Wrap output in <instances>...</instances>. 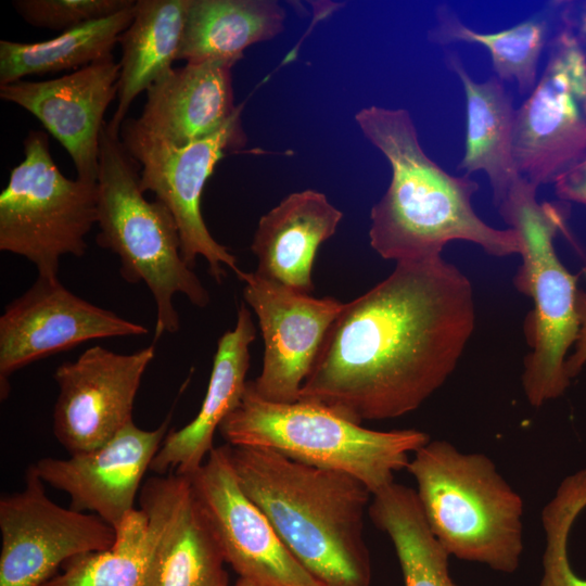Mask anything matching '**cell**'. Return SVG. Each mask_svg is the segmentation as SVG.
Masks as SVG:
<instances>
[{
	"label": "cell",
	"mask_w": 586,
	"mask_h": 586,
	"mask_svg": "<svg viewBox=\"0 0 586 586\" xmlns=\"http://www.w3.org/2000/svg\"><path fill=\"white\" fill-rule=\"evenodd\" d=\"M562 15L573 28L586 54V2L581 3L575 16L570 13L569 9L563 11Z\"/></svg>",
	"instance_id": "cell-33"
},
{
	"label": "cell",
	"mask_w": 586,
	"mask_h": 586,
	"mask_svg": "<svg viewBox=\"0 0 586 586\" xmlns=\"http://www.w3.org/2000/svg\"><path fill=\"white\" fill-rule=\"evenodd\" d=\"M228 453L242 491L310 575L322 586H371L372 493L362 482L267 448L228 445Z\"/></svg>",
	"instance_id": "cell-3"
},
{
	"label": "cell",
	"mask_w": 586,
	"mask_h": 586,
	"mask_svg": "<svg viewBox=\"0 0 586 586\" xmlns=\"http://www.w3.org/2000/svg\"><path fill=\"white\" fill-rule=\"evenodd\" d=\"M226 563L258 586H322L295 559L260 509L245 495L228 445L214 447L188 476Z\"/></svg>",
	"instance_id": "cell-13"
},
{
	"label": "cell",
	"mask_w": 586,
	"mask_h": 586,
	"mask_svg": "<svg viewBox=\"0 0 586 586\" xmlns=\"http://www.w3.org/2000/svg\"><path fill=\"white\" fill-rule=\"evenodd\" d=\"M123 145L139 164L144 192H152L173 215L178 227L181 254L193 269L196 258L208 264L211 276L221 283L230 268L239 277L237 258L211 234L201 212L206 181L226 151L242 148L246 137L241 107L217 132L186 146H174L144 131L135 118H126L119 131Z\"/></svg>",
	"instance_id": "cell-9"
},
{
	"label": "cell",
	"mask_w": 586,
	"mask_h": 586,
	"mask_svg": "<svg viewBox=\"0 0 586 586\" xmlns=\"http://www.w3.org/2000/svg\"><path fill=\"white\" fill-rule=\"evenodd\" d=\"M475 319L471 282L456 266L442 256L396 263L344 304L298 400L358 424L412 412L454 372Z\"/></svg>",
	"instance_id": "cell-1"
},
{
	"label": "cell",
	"mask_w": 586,
	"mask_h": 586,
	"mask_svg": "<svg viewBox=\"0 0 586 586\" xmlns=\"http://www.w3.org/2000/svg\"><path fill=\"white\" fill-rule=\"evenodd\" d=\"M426 523L449 557L511 574L523 553V500L481 453L429 441L406 468Z\"/></svg>",
	"instance_id": "cell-4"
},
{
	"label": "cell",
	"mask_w": 586,
	"mask_h": 586,
	"mask_svg": "<svg viewBox=\"0 0 586 586\" xmlns=\"http://www.w3.org/2000/svg\"><path fill=\"white\" fill-rule=\"evenodd\" d=\"M512 153L519 175L537 188L586 156V54L563 15L535 87L515 110Z\"/></svg>",
	"instance_id": "cell-10"
},
{
	"label": "cell",
	"mask_w": 586,
	"mask_h": 586,
	"mask_svg": "<svg viewBox=\"0 0 586 586\" xmlns=\"http://www.w3.org/2000/svg\"><path fill=\"white\" fill-rule=\"evenodd\" d=\"M231 586H258L257 584L249 581V579H245V578H242V577H239L234 584H232Z\"/></svg>",
	"instance_id": "cell-34"
},
{
	"label": "cell",
	"mask_w": 586,
	"mask_h": 586,
	"mask_svg": "<svg viewBox=\"0 0 586 586\" xmlns=\"http://www.w3.org/2000/svg\"><path fill=\"white\" fill-rule=\"evenodd\" d=\"M189 0H137L131 23L120 35L117 105L107 123L119 136L137 97L169 73L178 60Z\"/></svg>",
	"instance_id": "cell-23"
},
{
	"label": "cell",
	"mask_w": 586,
	"mask_h": 586,
	"mask_svg": "<svg viewBox=\"0 0 586 586\" xmlns=\"http://www.w3.org/2000/svg\"><path fill=\"white\" fill-rule=\"evenodd\" d=\"M154 356V342L130 354L95 345L55 369L53 433L69 454L97 448L133 422L135 399Z\"/></svg>",
	"instance_id": "cell-14"
},
{
	"label": "cell",
	"mask_w": 586,
	"mask_h": 586,
	"mask_svg": "<svg viewBox=\"0 0 586 586\" xmlns=\"http://www.w3.org/2000/svg\"><path fill=\"white\" fill-rule=\"evenodd\" d=\"M149 329L79 297L59 279L37 280L0 316V393L27 365L99 339L142 336Z\"/></svg>",
	"instance_id": "cell-12"
},
{
	"label": "cell",
	"mask_w": 586,
	"mask_h": 586,
	"mask_svg": "<svg viewBox=\"0 0 586 586\" xmlns=\"http://www.w3.org/2000/svg\"><path fill=\"white\" fill-rule=\"evenodd\" d=\"M135 5L71 28L48 40H0V86L31 75L77 71L113 56L115 44L132 21Z\"/></svg>",
	"instance_id": "cell-25"
},
{
	"label": "cell",
	"mask_w": 586,
	"mask_h": 586,
	"mask_svg": "<svg viewBox=\"0 0 586 586\" xmlns=\"http://www.w3.org/2000/svg\"><path fill=\"white\" fill-rule=\"evenodd\" d=\"M23 152L0 194V251L29 260L39 278L59 279L63 256L86 254L98 220V184L65 177L42 130L28 131Z\"/></svg>",
	"instance_id": "cell-8"
},
{
	"label": "cell",
	"mask_w": 586,
	"mask_h": 586,
	"mask_svg": "<svg viewBox=\"0 0 586 586\" xmlns=\"http://www.w3.org/2000/svg\"><path fill=\"white\" fill-rule=\"evenodd\" d=\"M219 434L230 446L267 448L295 461L351 474L373 494L394 482L410 455L430 441L416 429L377 431L320 405L262 398L250 380Z\"/></svg>",
	"instance_id": "cell-6"
},
{
	"label": "cell",
	"mask_w": 586,
	"mask_h": 586,
	"mask_svg": "<svg viewBox=\"0 0 586 586\" xmlns=\"http://www.w3.org/2000/svg\"><path fill=\"white\" fill-rule=\"evenodd\" d=\"M537 189L520 176L495 205L522 241V265L514 284L534 305L526 324L531 353L522 374L523 391L533 407L566 391L571 379L565 356L581 328L576 277L561 263L555 247L557 234L565 229L568 212L562 205L538 202Z\"/></svg>",
	"instance_id": "cell-7"
},
{
	"label": "cell",
	"mask_w": 586,
	"mask_h": 586,
	"mask_svg": "<svg viewBox=\"0 0 586 586\" xmlns=\"http://www.w3.org/2000/svg\"><path fill=\"white\" fill-rule=\"evenodd\" d=\"M559 199L586 206V156L555 182Z\"/></svg>",
	"instance_id": "cell-31"
},
{
	"label": "cell",
	"mask_w": 586,
	"mask_h": 586,
	"mask_svg": "<svg viewBox=\"0 0 586 586\" xmlns=\"http://www.w3.org/2000/svg\"><path fill=\"white\" fill-rule=\"evenodd\" d=\"M550 31L545 13L533 16L512 27L480 33L467 26L446 4L436 9V24L429 38L447 46L456 42L476 43L489 54L495 76L501 81L514 82L521 94H528L538 80V65Z\"/></svg>",
	"instance_id": "cell-27"
},
{
	"label": "cell",
	"mask_w": 586,
	"mask_h": 586,
	"mask_svg": "<svg viewBox=\"0 0 586 586\" xmlns=\"http://www.w3.org/2000/svg\"><path fill=\"white\" fill-rule=\"evenodd\" d=\"M170 417L154 430L129 423L101 446L67 458L44 457L33 463L44 484L65 492L69 508L93 513L118 528L136 509L142 487L165 436Z\"/></svg>",
	"instance_id": "cell-17"
},
{
	"label": "cell",
	"mask_w": 586,
	"mask_h": 586,
	"mask_svg": "<svg viewBox=\"0 0 586 586\" xmlns=\"http://www.w3.org/2000/svg\"><path fill=\"white\" fill-rule=\"evenodd\" d=\"M139 501L149 520L145 586H231L222 551L188 476L150 477Z\"/></svg>",
	"instance_id": "cell-16"
},
{
	"label": "cell",
	"mask_w": 586,
	"mask_h": 586,
	"mask_svg": "<svg viewBox=\"0 0 586 586\" xmlns=\"http://www.w3.org/2000/svg\"><path fill=\"white\" fill-rule=\"evenodd\" d=\"M285 17L273 0H189L178 60L234 65L250 46L281 34Z\"/></svg>",
	"instance_id": "cell-24"
},
{
	"label": "cell",
	"mask_w": 586,
	"mask_h": 586,
	"mask_svg": "<svg viewBox=\"0 0 586 586\" xmlns=\"http://www.w3.org/2000/svg\"><path fill=\"white\" fill-rule=\"evenodd\" d=\"M33 464L23 491L0 499V586H42L74 557L109 549L116 531L50 499Z\"/></svg>",
	"instance_id": "cell-11"
},
{
	"label": "cell",
	"mask_w": 586,
	"mask_h": 586,
	"mask_svg": "<svg viewBox=\"0 0 586 586\" xmlns=\"http://www.w3.org/2000/svg\"><path fill=\"white\" fill-rule=\"evenodd\" d=\"M586 509V469L568 475L542 511L545 534L543 575L538 586H586L569 559V537Z\"/></svg>",
	"instance_id": "cell-29"
},
{
	"label": "cell",
	"mask_w": 586,
	"mask_h": 586,
	"mask_svg": "<svg viewBox=\"0 0 586 586\" xmlns=\"http://www.w3.org/2000/svg\"><path fill=\"white\" fill-rule=\"evenodd\" d=\"M368 515L395 549L405 586H459L449 555L431 532L415 489L393 482L372 495Z\"/></svg>",
	"instance_id": "cell-26"
},
{
	"label": "cell",
	"mask_w": 586,
	"mask_h": 586,
	"mask_svg": "<svg viewBox=\"0 0 586 586\" xmlns=\"http://www.w3.org/2000/svg\"><path fill=\"white\" fill-rule=\"evenodd\" d=\"M112 547L72 558L42 586H145L149 520L135 509L115 530Z\"/></svg>",
	"instance_id": "cell-28"
},
{
	"label": "cell",
	"mask_w": 586,
	"mask_h": 586,
	"mask_svg": "<svg viewBox=\"0 0 586 586\" xmlns=\"http://www.w3.org/2000/svg\"><path fill=\"white\" fill-rule=\"evenodd\" d=\"M97 244L116 254L128 283L143 282L156 305L154 341L176 333L180 318L176 294L204 308L209 294L181 254L176 221L158 201H149L140 182L139 164L104 124L99 144Z\"/></svg>",
	"instance_id": "cell-5"
},
{
	"label": "cell",
	"mask_w": 586,
	"mask_h": 586,
	"mask_svg": "<svg viewBox=\"0 0 586 586\" xmlns=\"http://www.w3.org/2000/svg\"><path fill=\"white\" fill-rule=\"evenodd\" d=\"M446 61L462 85L466 102L464 153L458 168L467 176L484 173L497 205L520 177L512 153L517 109L499 78L474 80L454 52H447Z\"/></svg>",
	"instance_id": "cell-22"
},
{
	"label": "cell",
	"mask_w": 586,
	"mask_h": 586,
	"mask_svg": "<svg viewBox=\"0 0 586 586\" xmlns=\"http://www.w3.org/2000/svg\"><path fill=\"white\" fill-rule=\"evenodd\" d=\"M342 217L343 213L319 191L289 194L258 220L251 244L257 259L255 272L311 294L317 251L335 233Z\"/></svg>",
	"instance_id": "cell-21"
},
{
	"label": "cell",
	"mask_w": 586,
	"mask_h": 586,
	"mask_svg": "<svg viewBox=\"0 0 586 586\" xmlns=\"http://www.w3.org/2000/svg\"><path fill=\"white\" fill-rule=\"evenodd\" d=\"M256 337L251 310L241 303L237 321L218 340L207 390L199 412L177 431H169L150 470L158 475L193 474L213 450L214 435L240 404L246 388L250 346Z\"/></svg>",
	"instance_id": "cell-20"
},
{
	"label": "cell",
	"mask_w": 586,
	"mask_h": 586,
	"mask_svg": "<svg viewBox=\"0 0 586 586\" xmlns=\"http://www.w3.org/2000/svg\"><path fill=\"white\" fill-rule=\"evenodd\" d=\"M355 120L392 170L385 193L370 213V245L382 258H435L451 241L471 242L496 257L521 254L514 229L494 228L474 211L479 183L447 173L424 152L407 110L370 105L359 110Z\"/></svg>",
	"instance_id": "cell-2"
},
{
	"label": "cell",
	"mask_w": 586,
	"mask_h": 586,
	"mask_svg": "<svg viewBox=\"0 0 586 586\" xmlns=\"http://www.w3.org/2000/svg\"><path fill=\"white\" fill-rule=\"evenodd\" d=\"M581 328L573 355L566 359L565 370L570 379L575 377L586 364V308L579 301Z\"/></svg>",
	"instance_id": "cell-32"
},
{
	"label": "cell",
	"mask_w": 586,
	"mask_h": 586,
	"mask_svg": "<svg viewBox=\"0 0 586 586\" xmlns=\"http://www.w3.org/2000/svg\"><path fill=\"white\" fill-rule=\"evenodd\" d=\"M232 66L205 61L174 67L148 89L137 124L178 148L214 135L240 109L233 101Z\"/></svg>",
	"instance_id": "cell-19"
},
{
	"label": "cell",
	"mask_w": 586,
	"mask_h": 586,
	"mask_svg": "<svg viewBox=\"0 0 586 586\" xmlns=\"http://www.w3.org/2000/svg\"><path fill=\"white\" fill-rule=\"evenodd\" d=\"M136 0H14L16 13L29 25L63 33L124 11Z\"/></svg>",
	"instance_id": "cell-30"
},
{
	"label": "cell",
	"mask_w": 586,
	"mask_h": 586,
	"mask_svg": "<svg viewBox=\"0 0 586 586\" xmlns=\"http://www.w3.org/2000/svg\"><path fill=\"white\" fill-rule=\"evenodd\" d=\"M119 69L110 56L53 79L2 85L0 98L41 123L71 156L77 178L97 181L100 136Z\"/></svg>",
	"instance_id": "cell-18"
},
{
	"label": "cell",
	"mask_w": 586,
	"mask_h": 586,
	"mask_svg": "<svg viewBox=\"0 0 586 586\" xmlns=\"http://www.w3.org/2000/svg\"><path fill=\"white\" fill-rule=\"evenodd\" d=\"M245 303L255 311L264 340L263 367L253 390L277 403L298 400L326 334L344 304L317 298L254 272L242 271Z\"/></svg>",
	"instance_id": "cell-15"
},
{
	"label": "cell",
	"mask_w": 586,
	"mask_h": 586,
	"mask_svg": "<svg viewBox=\"0 0 586 586\" xmlns=\"http://www.w3.org/2000/svg\"><path fill=\"white\" fill-rule=\"evenodd\" d=\"M579 300L582 305L586 308V294L581 292Z\"/></svg>",
	"instance_id": "cell-35"
}]
</instances>
